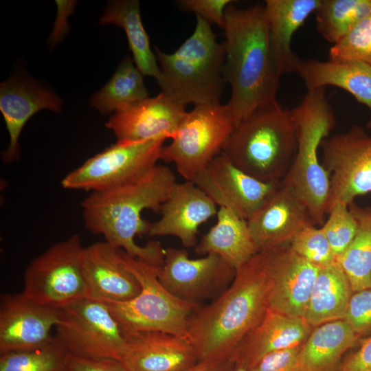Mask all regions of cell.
I'll list each match as a JSON object with an SVG mask.
<instances>
[{"instance_id":"cell-17","label":"cell","mask_w":371,"mask_h":371,"mask_svg":"<svg viewBox=\"0 0 371 371\" xmlns=\"http://www.w3.org/2000/svg\"><path fill=\"white\" fill-rule=\"evenodd\" d=\"M186 111L163 93L114 113L106 123L117 142L173 139Z\"/></svg>"},{"instance_id":"cell-26","label":"cell","mask_w":371,"mask_h":371,"mask_svg":"<svg viewBox=\"0 0 371 371\" xmlns=\"http://www.w3.org/2000/svg\"><path fill=\"white\" fill-rule=\"evenodd\" d=\"M216 216V224L202 236L194 251L201 256L217 254L237 271L259 251L247 221L222 207Z\"/></svg>"},{"instance_id":"cell-34","label":"cell","mask_w":371,"mask_h":371,"mask_svg":"<svg viewBox=\"0 0 371 371\" xmlns=\"http://www.w3.org/2000/svg\"><path fill=\"white\" fill-rule=\"evenodd\" d=\"M330 60L360 62L371 67V15L361 21L329 49Z\"/></svg>"},{"instance_id":"cell-1","label":"cell","mask_w":371,"mask_h":371,"mask_svg":"<svg viewBox=\"0 0 371 371\" xmlns=\"http://www.w3.org/2000/svg\"><path fill=\"white\" fill-rule=\"evenodd\" d=\"M177 183L168 166L156 164L131 181L91 192L81 203L85 226L128 256L160 267L166 249L157 240L139 246L135 237L148 234L150 223L142 218L143 210L159 212Z\"/></svg>"},{"instance_id":"cell-13","label":"cell","mask_w":371,"mask_h":371,"mask_svg":"<svg viewBox=\"0 0 371 371\" xmlns=\"http://www.w3.org/2000/svg\"><path fill=\"white\" fill-rule=\"evenodd\" d=\"M236 270L215 254L191 259L186 249H166L158 278L172 294L183 300L201 304L215 299L230 284Z\"/></svg>"},{"instance_id":"cell-32","label":"cell","mask_w":371,"mask_h":371,"mask_svg":"<svg viewBox=\"0 0 371 371\" xmlns=\"http://www.w3.org/2000/svg\"><path fill=\"white\" fill-rule=\"evenodd\" d=\"M314 14L317 32L335 45L371 15V0H322Z\"/></svg>"},{"instance_id":"cell-40","label":"cell","mask_w":371,"mask_h":371,"mask_svg":"<svg viewBox=\"0 0 371 371\" xmlns=\"http://www.w3.org/2000/svg\"><path fill=\"white\" fill-rule=\"evenodd\" d=\"M65 371H128L124 363L114 359H91L68 354Z\"/></svg>"},{"instance_id":"cell-28","label":"cell","mask_w":371,"mask_h":371,"mask_svg":"<svg viewBox=\"0 0 371 371\" xmlns=\"http://www.w3.org/2000/svg\"><path fill=\"white\" fill-rule=\"evenodd\" d=\"M360 338L344 319L321 324L302 344L300 359L304 371H330L346 350Z\"/></svg>"},{"instance_id":"cell-3","label":"cell","mask_w":371,"mask_h":371,"mask_svg":"<svg viewBox=\"0 0 371 371\" xmlns=\"http://www.w3.org/2000/svg\"><path fill=\"white\" fill-rule=\"evenodd\" d=\"M269 282L263 251L236 271L229 286L200 306L188 324V338L199 361L230 360L269 308Z\"/></svg>"},{"instance_id":"cell-31","label":"cell","mask_w":371,"mask_h":371,"mask_svg":"<svg viewBox=\"0 0 371 371\" xmlns=\"http://www.w3.org/2000/svg\"><path fill=\"white\" fill-rule=\"evenodd\" d=\"M349 207L358 223L352 243L337 258L353 292L371 288V207L352 203Z\"/></svg>"},{"instance_id":"cell-16","label":"cell","mask_w":371,"mask_h":371,"mask_svg":"<svg viewBox=\"0 0 371 371\" xmlns=\"http://www.w3.org/2000/svg\"><path fill=\"white\" fill-rule=\"evenodd\" d=\"M60 310L38 304L20 293L3 294L0 302V353L45 344Z\"/></svg>"},{"instance_id":"cell-2","label":"cell","mask_w":371,"mask_h":371,"mask_svg":"<svg viewBox=\"0 0 371 371\" xmlns=\"http://www.w3.org/2000/svg\"><path fill=\"white\" fill-rule=\"evenodd\" d=\"M223 76L231 87L227 103L236 127L259 108L277 102L283 73L273 50L264 5L225 12Z\"/></svg>"},{"instance_id":"cell-22","label":"cell","mask_w":371,"mask_h":371,"mask_svg":"<svg viewBox=\"0 0 371 371\" xmlns=\"http://www.w3.org/2000/svg\"><path fill=\"white\" fill-rule=\"evenodd\" d=\"M62 100L34 80L13 77L0 86V110L9 133L10 143L2 153L4 164L20 156L19 138L27 121L41 109L61 111Z\"/></svg>"},{"instance_id":"cell-43","label":"cell","mask_w":371,"mask_h":371,"mask_svg":"<svg viewBox=\"0 0 371 371\" xmlns=\"http://www.w3.org/2000/svg\"><path fill=\"white\" fill-rule=\"evenodd\" d=\"M229 371H247V370L243 368H234V370H231Z\"/></svg>"},{"instance_id":"cell-8","label":"cell","mask_w":371,"mask_h":371,"mask_svg":"<svg viewBox=\"0 0 371 371\" xmlns=\"http://www.w3.org/2000/svg\"><path fill=\"white\" fill-rule=\"evenodd\" d=\"M235 128L227 104L196 105L186 113L172 142L163 146L160 159L173 163L185 181H192L224 151Z\"/></svg>"},{"instance_id":"cell-4","label":"cell","mask_w":371,"mask_h":371,"mask_svg":"<svg viewBox=\"0 0 371 371\" xmlns=\"http://www.w3.org/2000/svg\"><path fill=\"white\" fill-rule=\"evenodd\" d=\"M154 49L161 93L183 106L219 103L225 84V49L224 43L217 42L209 22L196 16L193 33L172 54Z\"/></svg>"},{"instance_id":"cell-35","label":"cell","mask_w":371,"mask_h":371,"mask_svg":"<svg viewBox=\"0 0 371 371\" xmlns=\"http://www.w3.org/2000/svg\"><path fill=\"white\" fill-rule=\"evenodd\" d=\"M321 227L337 258L350 245L358 230V223L349 205L335 203L327 212Z\"/></svg>"},{"instance_id":"cell-9","label":"cell","mask_w":371,"mask_h":371,"mask_svg":"<svg viewBox=\"0 0 371 371\" xmlns=\"http://www.w3.org/2000/svg\"><path fill=\"white\" fill-rule=\"evenodd\" d=\"M82 247L80 236L74 234L32 259L25 271L22 293L59 310L87 298L79 260Z\"/></svg>"},{"instance_id":"cell-25","label":"cell","mask_w":371,"mask_h":371,"mask_svg":"<svg viewBox=\"0 0 371 371\" xmlns=\"http://www.w3.org/2000/svg\"><path fill=\"white\" fill-rule=\"evenodd\" d=\"M321 2L322 0L265 1L270 41L283 74L296 71L300 58L291 49L292 37Z\"/></svg>"},{"instance_id":"cell-29","label":"cell","mask_w":371,"mask_h":371,"mask_svg":"<svg viewBox=\"0 0 371 371\" xmlns=\"http://www.w3.org/2000/svg\"><path fill=\"white\" fill-rule=\"evenodd\" d=\"M101 25L113 24L122 27L126 33L133 61L144 76L160 77V68L151 50L148 34L144 27L139 2L137 0L111 1L102 16Z\"/></svg>"},{"instance_id":"cell-37","label":"cell","mask_w":371,"mask_h":371,"mask_svg":"<svg viewBox=\"0 0 371 371\" xmlns=\"http://www.w3.org/2000/svg\"><path fill=\"white\" fill-rule=\"evenodd\" d=\"M344 319L360 339L371 336V288L353 292Z\"/></svg>"},{"instance_id":"cell-12","label":"cell","mask_w":371,"mask_h":371,"mask_svg":"<svg viewBox=\"0 0 371 371\" xmlns=\"http://www.w3.org/2000/svg\"><path fill=\"white\" fill-rule=\"evenodd\" d=\"M322 164L330 177L327 210L371 192V135L359 125L323 140Z\"/></svg>"},{"instance_id":"cell-41","label":"cell","mask_w":371,"mask_h":371,"mask_svg":"<svg viewBox=\"0 0 371 371\" xmlns=\"http://www.w3.org/2000/svg\"><path fill=\"white\" fill-rule=\"evenodd\" d=\"M339 371H371V336L341 363Z\"/></svg>"},{"instance_id":"cell-21","label":"cell","mask_w":371,"mask_h":371,"mask_svg":"<svg viewBox=\"0 0 371 371\" xmlns=\"http://www.w3.org/2000/svg\"><path fill=\"white\" fill-rule=\"evenodd\" d=\"M122 362L128 371H186L199 362L186 338L159 331L125 334Z\"/></svg>"},{"instance_id":"cell-38","label":"cell","mask_w":371,"mask_h":371,"mask_svg":"<svg viewBox=\"0 0 371 371\" xmlns=\"http://www.w3.org/2000/svg\"><path fill=\"white\" fill-rule=\"evenodd\" d=\"M301 346L270 353L247 371H304L300 359Z\"/></svg>"},{"instance_id":"cell-15","label":"cell","mask_w":371,"mask_h":371,"mask_svg":"<svg viewBox=\"0 0 371 371\" xmlns=\"http://www.w3.org/2000/svg\"><path fill=\"white\" fill-rule=\"evenodd\" d=\"M263 251L269 282V308L304 318L319 267L297 255L289 244Z\"/></svg>"},{"instance_id":"cell-27","label":"cell","mask_w":371,"mask_h":371,"mask_svg":"<svg viewBox=\"0 0 371 371\" xmlns=\"http://www.w3.org/2000/svg\"><path fill=\"white\" fill-rule=\"evenodd\" d=\"M352 293L348 279L337 261L319 267L304 319L312 328L344 319Z\"/></svg>"},{"instance_id":"cell-20","label":"cell","mask_w":371,"mask_h":371,"mask_svg":"<svg viewBox=\"0 0 371 371\" xmlns=\"http://www.w3.org/2000/svg\"><path fill=\"white\" fill-rule=\"evenodd\" d=\"M247 223L259 251L289 244L305 226L314 225L304 203L282 182Z\"/></svg>"},{"instance_id":"cell-24","label":"cell","mask_w":371,"mask_h":371,"mask_svg":"<svg viewBox=\"0 0 371 371\" xmlns=\"http://www.w3.org/2000/svg\"><path fill=\"white\" fill-rule=\"evenodd\" d=\"M295 73L307 90L333 86L350 93L366 106L370 117L366 127L371 129V67L360 62L321 61L300 59Z\"/></svg>"},{"instance_id":"cell-23","label":"cell","mask_w":371,"mask_h":371,"mask_svg":"<svg viewBox=\"0 0 371 371\" xmlns=\"http://www.w3.org/2000/svg\"><path fill=\"white\" fill-rule=\"evenodd\" d=\"M312 327L304 318L268 308L261 322L245 337L231 357L235 368L249 370L265 356L302 345Z\"/></svg>"},{"instance_id":"cell-10","label":"cell","mask_w":371,"mask_h":371,"mask_svg":"<svg viewBox=\"0 0 371 371\" xmlns=\"http://www.w3.org/2000/svg\"><path fill=\"white\" fill-rule=\"evenodd\" d=\"M57 339L68 354L91 359L122 361L126 337L106 304L84 298L60 309Z\"/></svg>"},{"instance_id":"cell-42","label":"cell","mask_w":371,"mask_h":371,"mask_svg":"<svg viewBox=\"0 0 371 371\" xmlns=\"http://www.w3.org/2000/svg\"><path fill=\"white\" fill-rule=\"evenodd\" d=\"M233 364L230 360L199 361L186 371H229Z\"/></svg>"},{"instance_id":"cell-30","label":"cell","mask_w":371,"mask_h":371,"mask_svg":"<svg viewBox=\"0 0 371 371\" xmlns=\"http://www.w3.org/2000/svg\"><path fill=\"white\" fill-rule=\"evenodd\" d=\"M133 60L126 56L120 63L108 82L91 98L90 105L102 114L117 112L147 98L144 75L134 65Z\"/></svg>"},{"instance_id":"cell-11","label":"cell","mask_w":371,"mask_h":371,"mask_svg":"<svg viewBox=\"0 0 371 371\" xmlns=\"http://www.w3.org/2000/svg\"><path fill=\"white\" fill-rule=\"evenodd\" d=\"M165 139L116 142L68 173L65 189L102 192L138 177L157 164Z\"/></svg>"},{"instance_id":"cell-19","label":"cell","mask_w":371,"mask_h":371,"mask_svg":"<svg viewBox=\"0 0 371 371\" xmlns=\"http://www.w3.org/2000/svg\"><path fill=\"white\" fill-rule=\"evenodd\" d=\"M216 204L192 181L177 183L150 223L148 235L178 238L185 247L196 245L199 227L217 214Z\"/></svg>"},{"instance_id":"cell-6","label":"cell","mask_w":371,"mask_h":371,"mask_svg":"<svg viewBox=\"0 0 371 371\" xmlns=\"http://www.w3.org/2000/svg\"><path fill=\"white\" fill-rule=\"evenodd\" d=\"M297 140L291 111L278 102L259 108L236 128L223 153L238 168L265 182L281 181Z\"/></svg>"},{"instance_id":"cell-39","label":"cell","mask_w":371,"mask_h":371,"mask_svg":"<svg viewBox=\"0 0 371 371\" xmlns=\"http://www.w3.org/2000/svg\"><path fill=\"white\" fill-rule=\"evenodd\" d=\"M181 8L194 12L210 23H213L221 28L225 24L226 8L234 3L232 0H181Z\"/></svg>"},{"instance_id":"cell-7","label":"cell","mask_w":371,"mask_h":371,"mask_svg":"<svg viewBox=\"0 0 371 371\" xmlns=\"http://www.w3.org/2000/svg\"><path fill=\"white\" fill-rule=\"evenodd\" d=\"M120 251L124 265L137 278L141 290L126 301L102 302L106 304L124 333L159 331L189 339L188 320L201 304L175 296L160 282L159 267Z\"/></svg>"},{"instance_id":"cell-14","label":"cell","mask_w":371,"mask_h":371,"mask_svg":"<svg viewBox=\"0 0 371 371\" xmlns=\"http://www.w3.org/2000/svg\"><path fill=\"white\" fill-rule=\"evenodd\" d=\"M192 182L219 207L232 210L248 221L280 186L243 171L223 152L194 178Z\"/></svg>"},{"instance_id":"cell-5","label":"cell","mask_w":371,"mask_h":371,"mask_svg":"<svg viewBox=\"0 0 371 371\" xmlns=\"http://www.w3.org/2000/svg\"><path fill=\"white\" fill-rule=\"evenodd\" d=\"M291 113L297 148L282 182L302 201L314 225H322L327 215L330 177L319 160L318 150L336 124L325 87L307 90L302 102Z\"/></svg>"},{"instance_id":"cell-33","label":"cell","mask_w":371,"mask_h":371,"mask_svg":"<svg viewBox=\"0 0 371 371\" xmlns=\"http://www.w3.org/2000/svg\"><path fill=\"white\" fill-rule=\"evenodd\" d=\"M67 355L65 348L54 336L39 347L1 354L0 371H65Z\"/></svg>"},{"instance_id":"cell-36","label":"cell","mask_w":371,"mask_h":371,"mask_svg":"<svg viewBox=\"0 0 371 371\" xmlns=\"http://www.w3.org/2000/svg\"><path fill=\"white\" fill-rule=\"evenodd\" d=\"M289 245L297 255L318 267L336 262V257L322 229L315 227L313 224L302 229Z\"/></svg>"},{"instance_id":"cell-18","label":"cell","mask_w":371,"mask_h":371,"mask_svg":"<svg viewBox=\"0 0 371 371\" xmlns=\"http://www.w3.org/2000/svg\"><path fill=\"white\" fill-rule=\"evenodd\" d=\"M79 260L87 298L124 302L139 293L141 286L124 265L120 249L106 241L83 247Z\"/></svg>"}]
</instances>
